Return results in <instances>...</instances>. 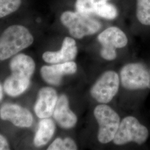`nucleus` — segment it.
Masks as SVG:
<instances>
[{
	"instance_id": "1",
	"label": "nucleus",
	"mask_w": 150,
	"mask_h": 150,
	"mask_svg": "<svg viewBox=\"0 0 150 150\" xmlns=\"http://www.w3.org/2000/svg\"><path fill=\"white\" fill-rule=\"evenodd\" d=\"M33 41L31 32L26 26L15 24L7 27L0 36V60H6L19 54Z\"/></svg>"
},
{
	"instance_id": "2",
	"label": "nucleus",
	"mask_w": 150,
	"mask_h": 150,
	"mask_svg": "<svg viewBox=\"0 0 150 150\" xmlns=\"http://www.w3.org/2000/svg\"><path fill=\"white\" fill-rule=\"evenodd\" d=\"M60 20L62 24L69 30L70 35L77 39L93 35L101 28L100 22L91 16L83 15L77 11H64L60 16Z\"/></svg>"
},
{
	"instance_id": "3",
	"label": "nucleus",
	"mask_w": 150,
	"mask_h": 150,
	"mask_svg": "<svg viewBox=\"0 0 150 150\" xmlns=\"http://www.w3.org/2000/svg\"><path fill=\"white\" fill-rule=\"evenodd\" d=\"M94 115L98 123L97 138L102 144L113 140L120 123L118 114L112 108L105 104L99 105L94 110Z\"/></svg>"
},
{
	"instance_id": "4",
	"label": "nucleus",
	"mask_w": 150,
	"mask_h": 150,
	"mask_svg": "<svg viewBox=\"0 0 150 150\" xmlns=\"http://www.w3.org/2000/svg\"><path fill=\"white\" fill-rule=\"evenodd\" d=\"M149 130L133 116L123 118L120 123L118 130L113 141L115 144L122 145L130 142L141 145L149 137Z\"/></svg>"
},
{
	"instance_id": "5",
	"label": "nucleus",
	"mask_w": 150,
	"mask_h": 150,
	"mask_svg": "<svg viewBox=\"0 0 150 150\" xmlns=\"http://www.w3.org/2000/svg\"><path fill=\"white\" fill-rule=\"evenodd\" d=\"M121 82L125 88L130 90L150 87V75L140 64H129L121 71Z\"/></svg>"
},
{
	"instance_id": "6",
	"label": "nucleus",
	"mask_w": 150,
	"mask_h": 150,
	"mask_svg": "<svg viewBox=\"0 0 150 150\" xmlns=\"http://www.w3.org/2000/svg\"><path fill=\"white\" fill-rule=\"evenodd\" d=\"M120 80L116 72L112 71L104 73L91 90V94L97 102H110L118 92Z\"/></svg>"
},
{
	"instance_id": "7",
	"label": "nucleus",
	"mask_w": 150,
	"mask_h": 150,
	"mask_svg": "<svg viewBox=\"0 0 150 150\" xmlns=\"http://www.w3.org/2000/svg\"><path fill=\"white\" fill-rule=\"evenodd\" d=\"M0 118L22 128L31 127L33 121L32 113L28 109L13 103H6L1 107Z\"/></svg>"
},
{
	"instance_id": "8",
	"label": "nucleus",
	"mask_w": 150,
	"mask_h": 150,
	"mask_svg": "<svg viewBox=\"0 0 150 150\" xmlns=\"http://www.w3.org/2000/svg\"><path fill=\"white\" fill-rule=\"evenodd\" d=\"M77 71V64L74 61L43 66L41 69V75L47 83L59 86L64 75L74 74Z\"/></svg>"
},
{
	"instance_id": "9",
	"label": "nucleus",
	"mask_w": 150,
	"mask_h": 150,
	"mask_svg": "<svg viewBox=\"0 0 150 150\" xmlns=\"http://www.w3.org/2000/svg\"><path fill=\"white\" fill-rule=\"evenodd\" d=\"M56 90L50 87L42 88L38 94V98L34 106V111L38 118H50L54 113L58 100Z\"/></svg>"
},
{
	"instance_id": "10",
	"label": "nucleus",
	"mask_w": 150,
	"mask_h": 150,
	"mask_svg": "<svg viewBox=\"0 0 150 150\" xmlns=\"http://www.w3.org/2000/svg\"><path fill=\"white\" fill-rule=\"evenodd\" d=\"M77 54V47L75 40L70 37L64 38L61 48L58 51H46L42 54L46 62L56 64L72 61Z\"/></svg>"
},
{
	"instance_id": "11",
	"label": "nucleus",
	"mask_w": 150,
	"mask_h": 150,
	"mask_svg": "<svg viewBox=\"0 0 150 150\" xmlns=\"http://www.w3.org/2000/svg\"><path fill=\"white\" fill-rule=\"evenodd\" d=\"M52 115L55 121L64 129L72 128L77 121L76 115L70 110L68 98L64 95L58 98Z\"/></svg>"
},
{
	"instance_id": "12",
	"label": "nucleus",
	"mask_w": 150,
	"mask_h": 150,
	"mask_svg": "<svg viewBox=\"0 0 150 150\" xmlns=\"http://www.w3.org/2000/svg\"><path fill=\"white\" fill-rule=\"evenodd\" d=\"M98 40L102 47L114 49L124 47L128 42L125 33L117 27H110L105 30L99 34Z\"/></svg>"
},
{
	"instance_id": "13",
	"label": "nucleus",
	"mask_w": 150,
	"mask_h": 150,
	"mask_svg": "<svg viewBox=\"0 0 150 150\" xmlns=\"http://www.w3.org/2000/svg\"><path fill=\"white\" fill-rule=\"evenodd\" d=\"M12 74L31 79L33 74L36 64L31 57L25 54L13 56L10 64Z\"/></svg>"
},
{
	"instance_id": "14",
	"label": "nucleus",
	"mask_w": 150,
	"mask_h": 150,
	"mask_svg": "<svg viewBox=\"0 0 150 150\" xmlns=\"http://www.w3.org/2000/svg\"><path fill=\"white\" fill-rule=\"evenodd\" d=\"M30 84L31 79L12 74L6 79L4 89L10 96H18L27 90Z\"/></svg>"
},
{
	"instance_id": "15",
	"label": "nucleus",
	"mask_w": 150,
	"mask_h": 150,
	"mask_svg": "<svg viewBox=\"0 0 150 150\" xmlns=\"http://www.w3.org/2000/svg\"><path fill=\"white\" fill-rule=\"evenodd\" d=\"M54 131V121L50 118H42L38 123V130L33 139L35 146L40 147L46 145L52 138Z\"/></svg>"
},
{
	"instance_id": "16",
	"label": "nucleus",
	"mask_w": 150,
	"mask_h": 150,
	"mask_svg": "<svg viewBox=\"0 0 150 150\" xmlns=\"http://www.w3.org/2000/svg\"><path fill=\"white\" fill-rule=\"evenodd\" d=\"M108 0H76V11L86 15H95L97 11Z\"/></svg>"
},
{
	"instance_id": "17",
	"label": "nucleus",
	"mask_w": 150,
	"mask_h": 150,
	"mask_svg": "<svg viewBox=\"0 0 150 150\" xmlns=\"http://www.w3.org/2000/svg\"><path fill=\"white\" fill-rule=\"evenodd\" d=\"M136 16L141 23L150 26V0H137Z\"/></svg>"
},
{
	"instance_id": "18",
	"label": "nucleus",
	"mask_w": 150,
	"mask_h": 150,
	"mask_svg": "<svg viewBox=\"0 0 150 150\" xmlns=\"http://www.w3.org/2000/svg\"><path fill=\"white\" fill-rule=\"evenodd\" d=\"M22 0H0V18L16 12L21 6Z\"/></svg>"
},
{
	"instance_id": "19",
	"label": "nucleus",
	"mask_w": 150,
	"mask_h": 150,
	"mask_svg": "<svg viewBox=\"0 0 150 150\" xmlns=\"http://www.w3.org/2000/svg\"><path fill=\"white\" fill-rule=\"evenodd\" d=\"M77 149V147L75 141L69 137L64 139L61 138L54 139L47 149L48 150H75Z\"/></svg>"
},
{
	"instance_id": "20",
	"label": "nucleus",
	"mask_w": 150,
	"mask_h": 150,
	"mask_svg": "<svg viewBox=\"0 0 150 150\" xmlns=\"http://www.w3.org/2000/svg\"><path fill=\"white\" fill-rule=\"evenodd\" d=\"M118 15L116 7L112 4L105 3L97 11L95 15L107 20H113Z\"/></svg>"
},
{
	"instance_id": "21",
	"label": "nucleus",
	"mask_w": 150,
	"mask_h": 150,
	"mask_svg": "<svg viewBox=\"0 0 150 150\" xmlns=\"http://www.w3.org/2000/svg\"><path fill=\"white\" fill-rule=\"evenodd\" d=\"M101 56L103 59L108 61L115 59L117 56L116 49L102 47L101 50Z\"/></svg>"
},
{
	"instance_id": "22",
	"label": "nucleus",
	"mask_w": 150,
	"mask_h": 150,
	"mask_svg": "<svg viewBox=\"0 0 150 150\" xmlns=\"http://www.w3.org/2000/svg\"><path fill=\"white\" fill-rule=\"evenodd\" d=\"M10 149V145L8 141L5 137L0 134V150H7Z\"/></svg>"
},
{
	"instance_id": "23",
	"label": "nucleus",
	"mask_w": 150,
	"mask_h": 150,
	"mask_svg": "<svg viewBox=\"0 0 150 150\" xmlns=\"http://www.w3.org/2000/svg\"><path fill=\"white\" fill-rule=\"evenodd\" d=\"M3 95H4V92H3V88L1 86L0 83V101L2 100L3 98Z\"/></svg>"
}]
</instances>
